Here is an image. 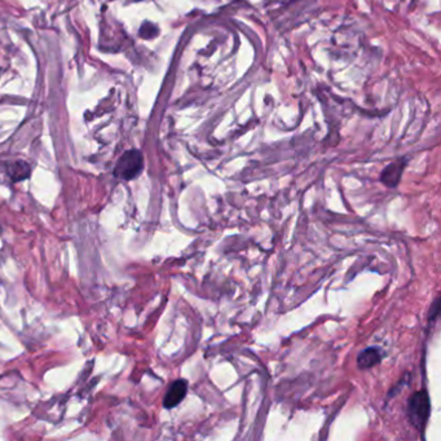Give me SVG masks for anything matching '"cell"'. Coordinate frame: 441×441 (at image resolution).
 Masks as SVG:
<instances>
[{
  "label": "cell",
  "instance_id": "1",
  "mask_svg": "<svg viewBox=\"0 0 441 441\" xmlns=\"http://www.w3.org/2000/svg\"><path fill=\"white\" fill-rule=\"evenodd\" d=\"M431 413V401L429 392L422 389L414 392L407 403V416L409 422L418 431L425 430Z\"/></svg>",
  "mask_w": 441,
  "mask_h": 441
},
{
  "label": "cell",
  "instance_id": "2",
  "mask_svg": "<svg viewBox=\"0 0 441 441\" xmlns=\"http://www.w3.org/2000/svg\"><path fill=\"white\" fill-rule=\"evenodd\" d=\"M144 170V158L140 150H128L122 155L118 159L115 168H114V177L131 181L133 179L139 177Z\"/></svg>",
  "mask_w": 441,
  "mask_h": 441
},
{
  "label": "cell",
  "instance_id": "3",
  "mask_svg": "<svg viewBox=\"0 0 441 441\" xmlns=\"http://www.w3.org/2000/svg\"><path fill=\"white\" fill-rule=\"evenodd\" d=\"M188 394V382L185 379H177L168 387L163 397V408H177V405L185 398Z\"/></svg>",
  "mask_w": 441,
  "mask_h": 441
},
{
  "label": "cell",
  "instance_id": "4",
  "mask_svg": "<svg viewBox=\"0 0 441 441\" xmlns=\"http://www.w3.org/2000/svg\"><path fill=\"white\" fill-rule=\"evenodd\" d=\"M405 167H407V159H398L394 163H389L382 171L381 181L387 188H396L400 184V180H401Z\"/></svg>",
  "mask_w": 441,
  "mask_h": 441
},
{
  "label": "cell",
  "instance_id": "5",
  "mask_svg": "<svg viewBox=\"0 0 441 441\" xmlns=\"http://www.w3.org/2000/svg\"><path fill=\"white\" fill-rule=\"evenodd\" d=\"M382 351L378 347H368L359 353L357 356V368L360 370H366L372 369L375 365L379 364L382 361Z\"/></svg>",
  "mask_w": 441,
  "mask_h": 441
},
{
  "label": "cell",
  "instance_id": "6",
  "mask_svg": "<svg viewBox=\"0 0 441 441\" xmlns=\"http://www.w3.org/2000/svg\"><path fill=\"white\" fill-rule=\"evenodd\" d=\"M7 174H8V177H11L12 183L21 181V180L27 179L30 175V166L23 161L13 162L7 168Z\"/></svg>",
  "mask_w": 441,
  "mask_h": 441
},
{
  "label": "cell",
  "instance_id": "7",
  "mask_svg": "<svg viewBox=\"0 0 441 441\" xmlns=\"http://www.w3.org/2000/svg\"><path fill=\"white\" fill-rule=\"evenodd\" d=\"M440 313V298H436L433 300L431 306L430 315H429V321H435L438 319Z\"/></svg>",
  "mask_w": 441,
  "mask_h": 441
}]
</instances>
